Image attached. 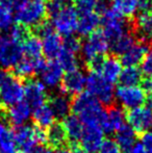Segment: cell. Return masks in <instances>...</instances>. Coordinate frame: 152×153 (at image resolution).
<instances>
[{"instance_id": "b9f144b4", "label": "cell", "mask_w": 152, "mask_h": 153, "mask_svg": "<svg viewBox=\"0 0 152 153\" xmlns=\"http://www.w3.org/2000/svg\"><path fill=\"white\" fill-rule=\"evenodd\" d=\"M144 106H146L147 108H149L152 111V94L146 95V99H145Z\"/></svg>"}, {"instance_id": "e575fe53", "label": "cell", "mask_w": 152, "mask_h": 153, "mask_svg": "<svg viewBox=\"0 0 152 153\" xmlns=\"http://www.w3.org/2000/svg\"><path fill=\"white\" fill-rule=\"evenodd\" d=\"M133 44H136V40L134 36H132L131 32H128L127 34L123 36L122 38H120L119 40H117L116 42L112 43L110 45V49L113 50L116 54L122 55L130 48Z\"/></svg>"}, {"instance_id": "8992f818", "label": "cell", "mask_w": 152, "mask_h": 153, "mask_svg": "<svg viewBox=\"0 0 152 153\" xmlns=\"http://www.w3.org/2000/svg\"><path fill=\"white\" fill-rule=\"evenodd\" d=\"M81 54L89 66L102 59L110 50V43L101 30H97L87 36L81 45Z\"/></svg>"}, {"instance_id": "7c38bea8", "label": "cell", "mask_w": 152, "mask_h": 153, "mask_svg": "<svg viewBox=\"0 0 152 153\" xmlns=\"http://www.w3.org/2000/svg\"><path fill=\"white\" fill-rule=\"evenodd\" d=\"M22 56L21 44L13 41L7 34H0V66L14 68Z\"/></svg>"}, {"instance_id": "f1b7e54d", "label": "cell", "mask_w": 152, "mask_h": 153, "mask_svg": "<svg viewBox=\"0 0 152 153\" xmlns=\"http://www.w3.org/2000/svg\"><path fill=\"white\" fill-rule=\"evenodd\" d=\"M14 132L6 123L0 121V153H18Z\"/></svg>"}, {"instance_id": "83f0119b", "label": "cell", "mask_w": 152, "mask_h": 153, "mask_svg": "<svg viewBox=\"0 0 152 153\" xmlns=\"http://www.w3.org/2000/svg\"><path fill=\"white\" fill-rule=\"evenodd\" d=\"M22 55L31 59H43V49L41 41L37 36L27 34L21 42Z\"/></svg>"}, {"instance_id": "7402d4cb", "label": "cell", "mask_w": 152, "mask_h": 153, "mask_svg": "<svg viewBox=\"0 0 152 153\" xmlns=\"http://www.w3.org/2000/svg\"><path fill=\"white\" fill-rule=\"evenodd\" d=\"M63 126L66 130L68 137V142L72 145V147H76L79 144L81 135L83 132V124L80 120L74 115H69L63 121Z\"/></svg>"}, {"instance_id": "4dcf8cb0", "label": "cell", "mask_w": 152, "mask_h": 153, "mask_svg": "<svg viewBox=\"0 0 152 153\" xmlns=\"http://www.w3.org/2000/svg\"><path fill=\"white\" fill-rule=\"evenodd\" d=\"M14 10L13 0H0V31H6L13 26Z\"/></svg>"}, {"instance_id": "f6af8a7d", "label": "cell", "mask_w": 152, "mask_h": 153, "mask_svg": "<svg viewBox=\"0 0 152 153\" xmlns=\"http://www.w3.org/2000/svg\"><path fill=\"white\" fill-rule=\"evenodd\" d=\"M28 1V0H13V2H14V5H15V8L17 7L18 5H20V4L24 3V2Z\"/></svg>"}, {"instance_id": "ab89813d", "label": "cell", "mask_w": 152, "mask_h": 153, "mask_svg": "<svg viewBox=\"0 0 152 153\" xmlns=\"http://www.w3.org/2000/svg\"><path fill=\"white\" fill-rule=\"evenodd\" d=\"M151 0H140L139 3V13H146L149 12L151 8Z\"/></svg>"}, {"instance_id": "44dd1931", "label": "cell", "mask_w": 152, "mask_h": 153, "mask_svg": "<svg viewBox=\"0 0 152 153\" xmlns=\"http://www.w3.org/2000/svg\"><path fill=\"white\" fill-rule=\"evenodd\" d=\"M101 24V16L98 13H83L78 14V23H77V32L81 36H90L98 30Z\"/></svg>"}, {"instance_id": "681fc988", "label": "cell", "mask_w": 152, "mask_h": 153, "mask_svg": "<svg viewBox=\"0 0 152 153\" xmlns=\"http://www.w3.org/2000/svg\"><path fill=\"white\" fill-rule=\"evenodd\" d=\"M43 1H44V0H43Z\"/></svg>"}, {"instance_id": "2e32d148", "label": "cell", "mask_w": 152, "mask_h": 153, "mask_svg": "<svg viewBox=\"0 0 152 153\" xmlns=\"http://www.w3.org/2000/svg\"><path fill=\"white\" fill-rule=\"evenodd\" d=\"M87 76L79 69L67 72L61 83L62 93L66 96H77L83 93L85 88Z\"/></svg>"}, {"instance_id": "603a6c76", "label": "cell", "mask_w": 152, "mask_h": 153, "mask_svg": "<svg viewBox=\"0 0 152 153\" xmlns=\"http://www.w3.org/2000/svg\"><path fill=\"white\" fill-rule=\"evenodd\" d=\"M148 48L145 43L133 44L124 54L121 55V62L125 67H138L141 65L146 55Z\"/></svg>"}, {"instance_id": "8fae6325", "label": "cell", "mask_w": 152, "mask_h": 153, "mask_svg": "<svg viewBox=\"0 0 152 153\" xmlns=\"http://www.w3.org/2000/svg\"><path fill=\"white\" fill-rule=\"evenodd\" d=\"M89 67L93 72L98 73L113 85L119 80L123 70L121 61L116 56H103Z\"/></svg>"}, {"instance_id": "6da1fadb", "label": "cell", "mask_w": 152, "mask_h": 153, "mask_svg": "<svg viewBox=\"0 0 152 153\" xmlns=\"http://www.w3.org/2000/svg\"><path fill=\"white\" fill-rule=\"evenodd\" d=\"M47 12L50 15V25L61 36L68 38L77 30L78 12L75 6L67 4L64 0H50Z\"/></svg>"}, {"instance_id": "5bb4252c", "label": "cell", "mask_w": 152, "mask_h": 153, "mask_svg": "<svg viewBox=\"0 0 152 153\" xmlns=\"http://www.w3.org/2000/svg\"><path fill=\"white\" fill-rule=\"evenodd\" d=\"M46 87L38 79H29L24 85V100L31 109L46 104L47 102Z\"/></svg>"}, {"instance_id": "484cf974", "label": "cell", "mask_w": 152, "mask_h": 153, "mask_svg": "<svg viewBox=\"0 0 152 153\" xmlns=\"http://www.w3.org/2000/svg\"><path fill=\"white\" fill-rule=\"evenodd\" d=\"M35 122L36 126L41 129H48L55 123V116L53 114L51 107L48 104H44L42 106H39L37 108L33 109V115H31Z\"/></svg>"}, {"instance_id": "7a4b0ae2", "label": "cell", "mask_w": 152, "mask_h": 153, "mask_svg": "<svg viewBox=\"0 0 152 153\" xmlns=\"http://www.w3.org/2000/svg\"><path fill=\"white\" fill-rule=\"evenodd\" d=\"M71 111L72 115L78 118L83 125H99L102 127L105 109L89 93L83 92L74 97L71 102Z\"/></svg>"}, {"instance_id": "cb8c5ba5", "label": "cell", "mask_w": 152, "mask_h": 153, "mask_svg": "<svg viewBox=\"0 0 152 153\" xmlns=\"http://www.w3.org/2000/svg\"><path fill=\"white\" fill-rule=\"evenodd\" d=\"M68 143V137L62 123H54L46 131V144L51 148L59 150L66 148Z\"/></svg>"}, {"instance_id": "f35d334b", "label": "cell", "mask_w": 152, "mask_h": 153, "mask_svg": "<svg viewBox=\"0 0 152 153\" xmlns=\"http://www.w3.org/2000/svg\"><path fill=\"white\" fill-rule=\"evenodd\" d=\"M141 88L142 90L145 92L146 95H149V94H152V78H146L142 79L141 81Z\"/></svg>"}, {"instance_id": "d590c367", "label": "cell", "mask_w": 152, "mask_h": 153, "mask_svg": "<svg viewBox=\"0 0 152 153\" xmlns=\"http://www.w3.org/2000/svg\"><path fill=\"white\" fill-rule=\"evenodd\" d=\"M97 153H121V149L115 140L106 139L101 144Z\"/></svg>"}, {"instance_id": "4316f807", "label": "cell", "mask_w": 152, "mask_h": 153, "mask_svg": "<svg viewBox=\"0 0 152 153\" xmlns=\"http://www.w3.org/2000/svg\"><path fill=\"white\" fill-rule=\"evenodd\" d=\"M48 105L51 107L55 118L57 119H65L71 111V101L69 97L64 95L63 93L50 98Z\"/></svg>"}, {"instance_id": "ba28073f", "label": "cell", "mask_w": 152, "mask_h": 153, "mask_svg": "<svg viewBox=\"0 0 152 153\" xmlns=\"http://www.w3.org/2000/svg\"><path fill=\"white\" fill-rule=\"evenodd\" d=\"M101 31L108 39L110 45L130 32L129 26L125 18L120 16L114 10H110V8L101 16Z\"/></svg>"}, {"instance_id": "bcb514c9", "label": "cell", "mask_w": 152, "mask_h": 153, "mask_svg": "<svg viewBox=\"0 0 152 153\" xmlns=\"http://www.w3.org/2000/svg\"><path fill=\"white\" fill-rule=\"evenodd\" d=\"M3 77H4V72L0 71V91H1V85H2V81H3Z\"/></svg>"}, {"instance_id": "3957f363", "label": "cell", "mask_w": 152, "mask_h": 153, "mask_svg": "<svg viewBox=\"0 0 152 153\" xmlns=\"http://www.w3.org/2000/svg\"><path fill=\"white\" fill-rule=\"evenodd\" d=\"M48 14L43 0H28L15 8V19L22 27L41 26Z\"/></svg>"}, {"instance_id": "4fadbf2b", "label": "cell", "mask_w": 152, "mask_h": 153, "mask_svg": "<svg viewBox=\"0 0 152 153\" xmlns=\"http://www.w3.org/2000/svg\"><path fill=\"white\" fill-rule=\"evenodd\" d=\"M83 132L79 141L81 150L87 153L98 151L104 141V131L99 125H83Z\"/></svg>"}, {"instance_id": "60d3db41", "label": "cell", "mask_w": 152, "mask_h": 153, "mask_svg": "<svg viewBox=\"0 0 152 153\" xmlns=\"http://www.w3.org/2000/svg\"><path fill=\"white\" fill-rule=\"evenodd\" d=\"M127 153H148L146 151V149L144 148V146L141 143H136L133 147L130 150H128Z\"/></svg>"}, {"instance_id": "9c48e42d", "label": "cell", "mask_w": 152, "mask_h": 153, "mask_svg": "<svg viewBox=\"0 0 152 153\" xmlns=\"http://www.w3.org/2000/svg\"><path fill=\"white\" fill-rule=\"evenodd\" d=\"M39 39L42 44L43 54L49 61H55L63 49L64 40H62V36L50 24L43 23L39 26Z\"/></svg>"}, {"instance_id": "52a82bcc", "label": "cell", "mask_w": 152, "mask_h": 153, "mask_svg": "<svg viewBox=\"0 0 152 153\" xmlns=\"http://www.w3.org/2000/svg\"><path fill=\"white\" fill-rule=\"evenodd\" d=\"M24 100V85L14 74L4 73L0 91V105L12 107Z\"/></svg>"}, {"instance_id": "d4e9b609", "label": "cell", "mask_w": 152, "mask_h": 153, "mask_svg": "<svg viewBox=\"0 0 152 153\" xmlns=\"http://www.w3.org/2000/svg\"><path fill=\"white\" fill-rule=\"evenodd\" d=\"M136 32L145 43H152V13H141L136 20Z\"/></svg>"}, {"instance_id": "ac0fdd59", "label": "cell", "mask_w": 152, "mask_h": 153, "mask_svg": "<svg viewBox=\"0 0 152 153\" xmlns=\"http://www.w3.org/2000/svg\"><path fill=\"white\" fill-rule=\"evenodd\" d=\"M124 125H126V114L122 107L112 106L105 111V116L102 123L104 133L118 132Z\"/></svg>"}, {"instance_id": "836d02e7", "label": "cell", "mask_w": 152, "mask_h": 153, "mask_svg": "<svg viewBox=\"0 0 152 153\" xmlns=\"http://www.w3.org/2000/svg\"><path fill=\"white\" fill-rule=\"evenodd\" d=\"M55 61H57V62L61 65L62 68L66 72L79 69V62L78 57H77V53L65 48L64 46L61 53H59V55L57 56V59Z\"/></svg>"}, {"instance_id": "d6986e66", "label": "cell", "mask_w": 152, "mask_h": 153, "mask_svg": "<svg viewBox=\"0 0 152 153\" xmlns=\"http://www.w3.org/2000/svg\"><path fill=\"white\" fill-rule=\"evenodd\" d=\"M43 64H44L43 59H31L22 55L14 67L15 76L18 78H29L40 72Z\"/></svg>"}, {"instance_id": "30bf717a", "label": "cell", "mask_w": 152, "mask_h": 153, "mask_svg": "<svg viewBox=\"0 0 152 153\" xmlns=\"http://www.w3.org/2000/svg\"><path fill=\"white\" fill-rule=\"evenodd\" d=\"M115 99L122 107L131 111L144 104L146 94L139 85L134 87L120 85L115 91Z\"/></svg>"}, {"instance_id": "ee69618b", "label": "cell", "mask_w": 152, "mask_h": 153, "mask_svg": "<svg viewBox=\"0 0 152 153\" xmlns=\"http://www.w3.org/2000/svg\"><path fill=\"white\" fill-rule=\"evenodd\" d=\"M54 153H72V149H68V148H62V149L56 150Z\"/></svg>"}, {"instance_id": "74e56055", "label": "cell", "mask_w": 152, "mask_h": 153, "mask_svg": "<svg viewBox=\"0 0 152 153\" xmlns=\"http://www.w3.org/2000/svg\"><path fill=\"white\" fill-rule=\"evenodd\" d=\"M144 148L146 149V151L148 153H152V132H146L144 133L142 137V142H141Z\"/></svg>"}, {"instance_id": "1f68e13d", "label": "cell", "mask_w": 152, "mask_h": 153, "mask_svg": "<svg viewBox=\"0 0 152 153\" xmlns=\"http://www.w3.org/2000/svg\"><path fill=\"white\" fill-rule=\"evenodd\" d=\"M139 3L140 0H112V10L123 18H129L139 13Z\"/></svg>"}, {"instance_id": "7dc6e473", "label": "cell", "mask_w": 152, "mask_h": 153, "mask_svg": "<svg viewBox=\"0 0 152 153\" xmlns=\"http://www.w3.org/2000/svg\"><path fill=\"white\" fill-rule=\"evenodd\" d=\"M151 8H152V3H151Z\"/></svg>"}, {"instance_id": "5b68a950", "label": "cell", "mask_w": 152, "mask_h": 153, "mask_svg": "<svg viewBox=\"0 0 152 153\" xmlns=\"http://www.w3.org/2000/svg\"><path fill=\"white\" fill-rule=\"evenodd\" d=\"M85 89L87 93L97 99L102 105H110L115 100L114 85L93 71L87 76Z\"/></svg>"}, {"instance_id": "9a60e30c", "label": "cell", "mask_w": 152, "mask_h": 153, "mask_svg": "<svg viewBox=\"0 0 152 153\" xmlns=\"http://www.w3.org/2000/svg\"><path fill=\"white\" fill-rule=\"evenodd\" d=\"M126 119L136 132L146 133L152 128V111L143 105L128 111Z\"/></svg>"}, {"instance_id": "8d00e7d4", "label": "cell", "mask_w": 152, "mask_h": 153, "mask_svg": "<svg viewBox=\"0 0 152 153\" xmlns=\"http://www.w3.org/2000/svg\"><path fill=\"white\" fill-rule=\"evenodd\" d=\"M142 74L146 75L148 78H152V47L148 49L142 64H141Z\"/></svg>"}, {"instance_id": "f546056e", "label": "cell", "mask_w": 152, "mask_h": 153, "mask_svg": "<svg viewBox=\"0 0 152 153\" xmlns=\"http://www.w3.org/2000/svg\"><path fill=\"white\" fill-rule=\"evenodd\" d=\"M116 142L120 149L128 151L136 144V132L128 124L124 125L118 132H116Z\"/></svg>"}, {"instance_id": "277c9868", "label": "cell", "mask_w": 152, "mask_h": 153, "mask_svg": "<svg viewBox=\"0 0 152 153\" xmlns=\"http://www.w3.org/2000/svg\"><path fill=\"white\" fill-rule=\"evenodd\" d=\"M13 132L18 151L21 153H29L41 144H46V131L37 126L25 124L16 127Z\"/></svg>"}, {"instance_id": "c3c4849f", "label": "cell", "mask_w": 152, "mask_h": 153, "mask_svg": "<svg viewBox=\"0 0 152 153\" xmlns=\"http://www.w3.org/2000/svg\"><path fill=\"white\" fill-rule=\"evenodd\" d=\"M77 1H79V0H77Z\"/></svg>"}, {"instance_id": "7bdbcfd3", "label": "cell", "mask_w": 152, "mask_h": 153, "mask_svg": "<svg viewBox=\"0 0 152 153\" xmlns=\"http://www.w3.org/2000/svg\"><path fill=\"white\" fill-rule=\"evenodd\" d=\"M29 153H52L50 149L48 148H44V147H37L36 149H33L31 152Z\"/></svg>"}, {"instance_id": "d6a6232c", "label": "cell", "mask_w": 152, "mask_h": 153, "mask_svg": "<svg viewBox=\"0 0 152 153\" xmlns=\"http://www.w3.org/2000/svg\"><path fill=\"white\" fill-rule=\"evenodd\" d=\"M142 71L138 67H125L122 70L119 81L121 85L125 87H134L139 85L142 81Z\"/></svg>"}, {"instance_id": "e0dca14e", "label": "cell", "mask_w": 152, "mask_h": 153, "mask_svg": "<svg viewBox=\"0 0 152 153\" xmlns=\"http://www.w3.org/2000/svg\"><path fill=\"white\" fill-rule=\"evenodd\" d=\"M65 71L62 68L57 61H48L44 62L42 68L40 70L41 82L46 88L54 89L61 85L63 77L65 75Z\"/></svg>"}, {"instance_id": "ffe728a7", "label": "cell", "mask_w": 152, "mask_h": 153, "mask_svg": "<svg viewBox=\"0 0 152 153\" xmlns=\"http://www.w3.org/2000/svg\"><path fill=\"white\" fill-rule=\"evenodd\" d=\"M33 115V109L25 101L18 103L12 107H8L6 111L7 121L15 127L25 125Z\"/></svg>"}]
</instances>
